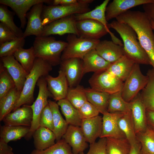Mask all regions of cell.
<instances>
[{
	"label": "cell",
	"instance_id": "cell-43",
	"mask_svg": "<svg viewBox=\"0 0 154 154\" xmlns=\"http://www.w3.org/2000/svg\"><path fill=\"white\" fill-rule=\"evenodd\" d=\"M0 99L15 87L14 82L1 61L0 64Z\"/></svg>",
	"mask_w": 154,
	"mask_h": 154
},
{
	"label": "cell",
	"instance_id": "cell-27",
	"mask_svg": "<svg viewBox=\"0 0 154 154\" xmlns=\"http://www.w3.org/2000/svg\"><path fill=\"white\" fill-rule=\"evenodd\" d=\"M32 136L35 149L38 150H42L48 148L54 145L56 140L52 131L41 126L34 131Z\"/></svg>",
	"mask_w": 154,
	"mask_h": 154
},
{
	"label": "cell",
	"instance_id": "cell-1",
	"mask_svg": "<svg viewBox=\"0 0 154 154\" xmlns=\"http://www.w3.org/2000/svg\"><path fill=\"white\" fill-rule=\"evenodd\" d=\"M116 19L119 22L128 25L135 32L138 40L148 55L154 70V33L151 20L144 12L129 10Z\"/></svg>",
	"mask_w": 154,
	"mask_h": 154
},
{
	"label": "cell",
	"instance_id": "cell-47",
	"mask_svg": "<svg viewBox=\"0 0 154 154\" xmlns=\"http://www.w3.org/2000/svg\"><path fill=\"white\" fill-rule=\"evenodd\" d=\"M15 34L3 24L0 23V45L17 37Z\"/></svg>",
	"mask_w": 154,
	"mask_h": 154
},
{
	"label": "cell",
	"instance_id": "cell-22",
	"mask_svg": "<svg viewBox=\"0 0 154 154\" xmlns=\"http://www.w3.org/2000/svg\"><path fill=\"white\" fill-rule=\"evenodd\" d=\"M95 49L101 57L111 64L125 54L123 46L107 40H100Z\"/></svg>",
	"mask_w": 154,
	"mask_h": 154
},
{
	"label": "cell",
	"instance_id": "cell-34",
	"mask_svg": "<svg viewBox=\"0 0 154 154\" xmlns=\"http://www.w3.org/2000/svg\"><path fill=\"white\" fill-rule=\"evenodd\" d=\"M106 138V154H129L131 145L126 138Z\"/></svg>",
	"mask_w": 154,
	"mask_h": 154
},
{
	"label": "cell",
	"instance_id": "cell-37",
	"mask_svg": "<svg viewBox=\"0 0 154 154\" xmlns=\"http://www.w3.org/2000/svg\"><path fill=\"white\" fill-rule=\"evenodd\" d=\"M107 112L110 113L130 112V102H127L123 99L121 92L110 94Z\"/></svg>",
	"mask_w": 154,
	"mask_h": 154
},
{
	"label": "cell",
	"instance_id": "cell-16",
	"mask_svg": "<svg viewBox=\"0 0 154 154\" xmlns=\"http://www.w3.org/2000/svg\"><path fill=\"white\" fill-rule=\"evenodd\" d=\"M48 90L56 101L66 98L68 85L64 72L60 70L58 76L53 77L48 74L45 77Z\"/></svg>",
	"mask_w": 154,
	"mask_h": 154
},
{
	"label": "cell",
	"instance_id": "cell-44",
	"mask_svg": "<svg viewBox=\"0 0 154 154\" xmlns=\"http://www.w3.org/2000/svg\"><path fill=\"white\" fill-rule=\"evenodd\" d=\"M39 126L47 128L53 131L54 129L52 112L48 104L42 112L39 118Z\"/></svg>",
	"mask_w": 154,
	"mask_h": 154
},
{
	"label": "cell",
	"instance_id": "cell-40",
	"mask_svg": "<svg viewBox=\"0 0 154 154\" xmlns=\"http://www.w3.org/2000/svg\"><path fill=\"white\" fill-rule=\"evenodd\" d=\"M141 146V154H154V132L147 127L144 131L136 134Z\"/></svg>",
	"mask_w": 154,
	"mask_h": 154
},
{
	"label": "cell",
	"instance_id": "cell-21",
	"mask_svg": "<svg viewBox=\"0 0 154 154\" xmlns=\"http://www.w3.org/2000/svg\"><path fill=\"white\" fill-rule=\"evenodd\" d=\"M62 137L71 147L73 154L84 152L88 147L80 127L69 125Z\"/></svg>",
	"mask_w": 154,
	"mask_h": 154
},
{
	"label": "cell",
	"instance_id": "cell-8",
	"mask_svg": "<svg viewBox=\"0 0 154 154\" xmlns=\"http://www.w3.org/2000/svg\"><path fill=\"white\" fill-rule=\"evenodd\" d=\"M39 91L36 100L30 105L33 112V118L29 132L25 137L29 140L34 131L39 126V121L40 115L44 108L48 104V98L51 96L49 91L45 77H42L38 80L37 84Z\"/></svg>",
	"mask_w": 154,
	"mask_h": 154
},
{
	"label": "cell",
	"instance_id": "cell-2",
	"mask_svg": "<svg viewBox=\"0 0 154 154\" xmlns=\"http://www.w3.org/2000/svg\"><path fill=\"white\" fill-rule=\"evenodd\" d=\"M108 27L115 30L119 35L123 42L126 55L139 64L151 65L149 58L141 45L135 32L128 25L114 20L108 23Z\"/></svg>",
	"mask_w": 154,
	"mask_h": 154
},
{
	"label": "cell",
	"instance_id": "cell-42",
	"mask_svg": "<svg viewBox=\"0 0 154 154\" xmlns=\"http://www.w3.org/2000/svg\"><path fill=\"white\" fill-rule=\"evenodd\" d=\"M25 43V38L17 37L11 41L0 45V57L1 58L13 55L18 49L23 48Z\"/></svg>",
	"mask_w": 154,
	"mask_h": 154
},
{
	"label": "cell",
	"instance_id": "cell-5",
	"mask_svg": "<svg viewBox=\"0 0 154 154\" xmlns=\"http://www.w3.org/2000/svg\"><path fill=\"white\" fill-rule=\"evenodd\" d=\"M67 44L62 52L61 60L71 58L82 60L85 55L95 49L100 40L93 39L69 34L66 38Z\"/></svg>",
	"mask_w": 154,
	"mask_h": 154
},
{
	"label": "cell",
	"instance_id": "cell-28",
	"mask_svg": "<svg viewBox=\"0 0 154 154\" xmlns=\"http://www.w3.org/2000/svg\"><path fill=\"white\" fill-rule=\"evenodd\" d=\"M48 101L52 114L54 126L52 131L55 136L57 142L61 139L69 125L62 117L57 103L50 100Z\"/></svg>",
	"mask_w": 154,
	"mask_h": 154
},
{
	"label": "cell",
	"instance_id": "cell-11",
	"mask_svg": "<svg viewBox=\"0 0 154 154\" xmlns=\"http://www.w3.org/2000/svg\"><path fill=\"white\" fill-rule=\"evenodd\" d=\"M44 3H40L34 5L27 13V25L23 36L24 38L31 35L36 37L42 36L44 27L41 18Z\"/></svg>",
	"mask_w": 154,
	"mask_h": 154
},
{
	"label": "cell",
	"instance_id": "cell-36",
	"mask_svg": "<svg viewBox=\"0 0 154 154\" xmlns=\"http://www.w3.org/2000/svg\"><path fill=\"white\" fill-rule=\"evenodd\" d=\"M13 56L28 74L33 68L36 58L33 46L28 49L20 48Z\"/></svg>",
	"mask_w": 154,
	"mask_h": 154
},
{
	"label": "cell",
	"instance_id": "cell-30",
	"mask_svg": "<svg viewBox=\"0 0 154 154\" xmlns=\"http://www.w3.org/2000/svg\"><path fill=\"white\" fill-rule=\"evenodd\" d=\"M21 91L15 87L0 99V121L13 111L20 96Z\"/></svg>",
	"mask_w": 154,
	"mask_h": 154
},
{
	"label": "cell",
	"instance_id": "cell-24",
	"mask_svg": "<svg viewBox=\"0 0 154 154\" xmlns=\"http://www.w3.org/2000/svg\"><path fill=\"white\" fill-rule=\"evenodd\" d=\"M82 61L84 75L89 72L94 73L106 70L111 64L101 57L95 48L86 54Z\"/></svg>",
	"mask_w": 154,
	"mask_h": 154
},
{
	"label": "cell",
	"instance_id": "cell-51",
	"mask_svg": "<svg viewBox=\"0 0 154 154\" xmlns=\"http://www.w3.org/2000/svg\"><path fill=\"white\" fill-rule=\"evenodd\" d=\"M78 2V0H54L52 1V5H68Z\"/></svg>",
	"mask_w": 154,
	"mask_h": 154
},
{
	"label": "cell",
	"instance_id": "cell-32",
	"mask_svg": "<svg viewBox=\"0 0 154 154\" xmlns=\"http://www.w3.org/2000/svg\"><path fill=\"white\" fill-rule=\"evenodd\" d=\"M69 125L80 127L82 119L78 110L66 98L60 100L57 102Z\"/></svg>",
	"mask_w": 154,
	"mask_h": 154
},
{
	"label": "cell",
	"instance_id": "cell-55",
	"mask_svg": "<svg viewBox=\"0 0 154 154\" xmlns=\"http://www.w3.org/2000/svg\"><path fill=\"white\" fill-rule=\"evenodd\" d=\"M11 154H14V153H11Z\"/></svg>",
	"mask_w": 154,
	"mask_h": 154
},
{
	"label": "cell",
	"instance_id": "cell-7",
	"mask_svg": "<svg viewBox=\"0 0 154 154\" xmlns=\"http://www.w3.org/2000/svg\"><path fill=\"white\" fill-rule=\"evenodd\" d=\"M139 64H134L130 73L124 82L121 91L122 98L128 102H131L137 96L148 82V76L142 74Z\"/></svg>",
	"mask_w": 154,
	"mask_h": 154
},
{
	"label": "cell",
	"instance_id": "cell-14",
	"mask_svg": "<svg viewBox=\"0 0 154 154\" xmlns=\"http://www.w3.org/2000/svg\"><path fill=\"white\" fill-rule=\"evenodd\" d=\"M49 0H0V3L9 7L13 11L21 22V27L24 29L27 23L28 12L34 5L40 3L52 4Z\"/></svg>",
	"mask_w": 154,
	"mask_h": 154
},
{
	"label": "cell",
	"instance_id": "cell-19",
	"mask_svg": "<svg viewBox=\"0 0 154 154\" xmlns=\"http://www.w3.org/2000/svg\"><path fill=\"white\" fill-rule=\"evenodd\" d=\"M13 112L3 118L2 121L5 125L31 127L33 112L30 105H24Z\"/></svg>",
	"mask_w": 154,
	"mask_h": 154
},
{
	"label": "cell",
	"instance_id": "cell-52",
	"mask_svg": "<svg viewBox=\"0 0 154 154\" xmlns=\"http://www.w3.org/2000/svg\"><path fill=\"white\" fill-rule=\"evenodd\" d=\"M141 146L140 143L138 141L135 143L131 145L129 154H141Z\"/></svg>",
	"mask_w": 154,
	"mask_h": 154
},
{
	"label": "cell",
	"instance_id": "cell-39",
	"mask_svg": "<svg viewBox=\"0 0 154 154\" xmlns=\"http://www.w3.org/2000/svg\"><path fill=\"white\" fill-rule=\"evenodd\" d=\"M66 98L77 109L88 101L85 88L79 85L74 87H69Z\"/></svg>",
	"mask_w": 154,
	"mask_h": 154
},
{
	"label": "cell",
	"instance_id": "cell-33",
	"mask_svg": "<svg viewBox=\"0 0 154 154\" xmlns=\"http://www.w3.org/2000/svg\"><path fill=\"white\" fill-rule=\"evenodd\" d=\"M118 123L120 129L131 145L138 141L131 112L123 114L119 118Z\"/></svg>",
	"mask_w": 154,
	"mask_h": 154
},
{
	"label": "cell",
	"instance_id": "cell-56",
	"mask_svg": "<svg viewBox=\"0 0 154 154\" xmlns=\"http://www.w3.org/2000/svg\"><path fill=\"white\" fill-rule=\"evenodd\" d=\"M153 130V131H154V130Z\"/></svg>",
	"mask_w": 154,
	"mask_h": 154
},
{
	"label": "cell",
	"instance_id": "cell-41",
	"mask_svg": "<svg viewBox=\"0 0 154 154\" xmlns=\"http://www.w3.org/2000/svg\"><path fill=\"white\" fill-rule=\"evenodd\" d=\"M30 154H73L70 145L62 139L54 145L42 150L34 149Z\"/></svg>",
	"mask_w": 154,
	"mask_h": 154
},
{
	"label": "cell",
	"instance_id": "cell-54",
	"mask_svg": "<svg viewBox=\"0 0 154 154\" xmlns=\"http://www.w3.org/2000/svg\"><path fill=\"white\" fill-rule=\"evenodd\" d=\"M151 23L152 26V28L153 30H154V22L152 21L151 20Z\"/></svg>",
	"mask_w": 154,
	"mask_h": 154
},
{
	"label": "cell",
	"instance_id": "cell-9",
	"mask_svg": "<svg viewBox=\"0 0 154 154\" xmlns=\"http://www.w3.org/2000/svg\"><path fill=\"white\" fill-rule=\"evenodd\" d=\"M88 82L91 88L110 94L121 92L124 83L107 70L94 72Z\"/></svg>",
	"mask_w": 154,
	"mask_h": 154
},
{
	"label": "cell",
	"instance_id": "cell-25",
	"mask_svg": "<svg viewBox=\"0 0 154 154\" xmlns=\"http://www.w3.org/2000/svg\"><path fill=\"white\" fill-rule=\"evenodd\" d=\"M135 62L124 54L111 63L107 70L112 74L124 82L130 73Z\"/></svg>",
	"mask_w": 154,
	"mask_h": 154
},
{
	"label": "cell",
	"instance_id": "cell-35",
	"mask_svg": "<svg viewBox=\"0 0 154 154\" xmlns=\"http://www.w3.org/2000/svg\"><path fill=\"white\" fill-rule=\"evenodd\" d=\"M147 75L148 82L140 94L146 110L154 111V70H149Z\"/></svg>",
	"mask_w": 154,
	"mask_h": 154
},
{
	"label": "cell",
	"instance_id": "cell-45",
	"mask_svg": "<svg viewBox=\"0 0 154 154\" xmlns=\"http://www.w3.org/2000/svg\"><path fill=\"white\" fill-rule=\"evenodd\" d=\"M82 119H88L99 115L100 113L96 108L88 101L77 109Z\"/></svg>",
	"mask_w": 154,
	"mask_h": 154
},
{
	"label": "cell",
	"instance_id": "cell-48",
	"mask_svg": "<svg viewBox=\"0 0 154 154\" xmlns=\"http://www.w3.org/2000/svg\"><path fill=\"white\" fill-rule=\"evenodd\" d=\"M144 12L150 19L154 22V2L143 5Z\"/></svg>",
	"mask_w": 154,
	"mask_h": 154
},
{
	"label": "cell",
	"instance_id": "cell-6",
	"mask_svg": "<svg viewBox=\"0 0 154 154\" xmlns=\"http://www.w3.org/2000/svg\"><path fill=\"white\" fill-rule=\"evenodd\" d=\"M89 5L83 4L78 2L68 5H44L41 18L43 25L44 26L56 20L69 16L82 14L91 10Z\"/></svg>",
	"mask_w": 154,
	"mask_h": 154
},
{
	"label": "cell",
	"instance_id": "cell-18",
	"mask_svg": "<svg viewBox=\"0 0 154 154\" xmlns=\"http://www.w3.org/2000/svg\"><path fill=\"white\" fill-rule=\"evenodd\" d=\"M123 114L121 112L110 113L107 112L103 114L102 130L100 138H126L118 123L119 118Z\"/></svg>",
	"mask_w": 154,
	"mask_h": 154
},
{
	"label": "cell",
	"instance_id": "cell-46",
	"mask_svg": "<svg viewBox=\"0 0 154 154\" xmlns=\"http://www.w3.org/2000/svg\"><path fill=\"white\" fill-rule=\"evenodd\" d=\"M106 138H100L97 142L90 144L87 153L82 152L80 154H106Z\"/></svg>",
	"mask_w": 154,
	"mask_h": 154
},
{
	"label": "cell",
	"instance_id": "cell-15",
	"mask_svg": "<svg viewBox=\"0 0 154 154\" xmlns=\"http://www.w3.org/2000/svg\"><path fill=\"white\" fill-rule=\"evenodd\" d=\"M4 67L13 79L16 87L22 91L28 74L13 55L1 58Z\"/></svg>",
	"mask_w": 154,
	"mask_h": 154
},
{
	"label": "cell",
	"instance_id": "cell-13",
	"mask_svg": "<svg viewBox=\"0 0 154 154\" xmlns=\"http://www.w3.org/2000/svg\"><path fill=\"white\" fill-rule=\"evenodd\" d=\"M76 26L79 37L95 40L100 39L108 33L104 26L92 19L77 21Z\"/></svg>",
	"mask_w": 154,
	"mask_h": 154
},
{
	"label": "cell",
	"instance_id": "cell-49",
	"mask_svg": "<svg viewBox=\"0 0 154 154\" xmlns=\"http://www.w3.org/2000/svg\"><path fill=\"white\" fill-rule=\"evenodd\" d=\"M13 150L7 143L0 139V154H11L13 153Z\"/></svg>",
	"mask_w": 154,
	"mask_h": 154
},
{
	"label": "cell",
	"instance_id": "cell-23",
	"mask_svg": "<svg viewBox=\"0 0 154 154\" xmlns=\"http://www.w3.org/2000/svg\"><path fill=\"white\" fill-rule=\"evenodd\" d=\"M102 117L98 116L93 117L82 120L80 127L86 141L90 144L96 142L100 137L102 130Z\"/></svg>",
	"mask_w": 154,
	"mask_h": 154
},
{
	"label": "cell",
	"instance_id": "cell-10",
	"mask_svg": "<svg viewBox=\"0 0 154 154\" xmlns=\"http://www.w3.org/2000/svg\"><path fill=\"white\" fill-rule=\"evenodd\" d=\"M76 21L75 15L54 21L44 26L41 36H49L55 35L61 36L68 34H74L79 37Z\"/></svg>",
	"mask_w": 154,
	"mask_h": 154
},
{
	"label": "cell",
	"instance_id": "cell-29",
	"mask_svg": "<svg viewBox=\"0 0 154 154\" xmlns=\"http://www.w3.org/2000/svg\"><path fill=\"white\" fill-rule=\"evenodd\" d=\"M88 101L98 110L102 114L107 112L110 94L100 92L91 88H85Z\"/></svg>",
	"mask_w": 154,
	"mask_h": 154
},
{
	"label": "cell",
	"instance_id": "cell-53",
	"mask_svg": "<svg viewBox=\"0 0 154 154\" xmlns=\"http://www.w3.org/2000/svg\"><path fill=\"white\" fill-rule=\"evenodd\" d=\"M93 0H78V3L86 5H89V4L93 2Z\"/></svg>",
	"mask_w": 154,
	"mask_h": 154
},
{
	"label": "cell",
	"instance_id": "cell-50",
	"mask_svg": "<svg viewBox=\"0 0 154 154\" xmlns=\"http://www.w3.org/2000/svg\"><path fill=\"white\" fill-rule=\"evenodd\" d=\"M146 116L147 125H149L152 127L150 128L154 130V111L146 110Z\"/></svg>",
	"mask_w": 154,
	"mask_h": 154
},
{
	"label": "cell",
	"instance_id": "cell-20",
	"mask_svg": "<svg viewBox=\"0 0 154 154\" xmlns=\"http://www.w3.org/2000/svg\"><path fill=\"white\" fill-rule=\"evenodd\" d=\"M153 2L154 0H114L106 7V19L108 21L113 19H116L131 8Z\"/></svg>",
	"mask_w": 154,
	"mask_h": 154
},
{
	"label": "cell",
	"instance_id": "cell-38",
	"mask_svg": "<svg viewBox=\"0 0 154 154\" xmlns=\"http://www.w3.org/2000/svg\"><path fill=\"white\" fill-rule=\"evenodd\" d=\"M13 12L10 11L7 6L2 4L0 5V21L13 32L18 37H23V32L21 28L14 23Z\"/></svg>",
	"mask_w": 154,
	"mask_h": 154
},
{
	"label": "cell",
	"instance_id": "cell-31",
	"mask_svg": "<svg viewBox=\"0 0 154 154\" xmlns=\"http://www.w3.org/2000/svg\"><path fill=\"white\" fill-rule=\"evenodd\" d=\"M30 127L4 125L1 126L0 139L8 143L25 137L29 132Z\"/></svg>",
	"mask_w": 154,
	"mask_h": 154
},
{
	"label": "cell",
	"instance_id": "cell-17",
	"mask_svg": "<svg viewBox=\"0 0 154 154\" xmlns=\"http://www.w3.org/2000/svg\"><path fill=\"white\" fill-rule=\"evenodd\" d=\"M130 102L131 116L136 134L145 131L148 126L146 116V108L140 94Z\"/></svg>",
	"mask_w": 154,
	"mask_h": 154
},
{
	"label": "cell",
	"instance_id": "cell-3",
	"mask_svg": "<svg viewBox=\"0 0 154 154\" xmlns=\"http://www.w3.org/2000/svg\"><path fill=\"white\" fill-rule=\"evenodd\" d=\"M67 44V42L56 40L53 37L41 36L36 37L33 47L36 58L53 66L60 64L62 52Z\"/></svg>",
	"mask_w": 154,
	"mask_h": 154
},
{
	"label": "cell",
	"instance_id": "cell-26",
	"mask_svg": "<svg viewBox=\"0 0 154 154\" xmlns=\"http://www.w3.org/2000/svg\"><path fill=\"white\" fill-rule=\"evenodd\" d=\"M110 0H105L100 5L94 9L83 13L75 15L77 21L90 19L97 21L102 24L106 28L111 37L114 36V34L108 27V23L106 17V7Z\"/></svg>",
	"mask_w": 154,
	"mask_h": 154
},
{
	"label": "cell",
	"instance_id": "cell-12",
	"mask_svg": "<svg viewBox=\"0 0 154 154\" xmlns=\"http://www.w3.org/2000/svg\"><path fill=\"white\" fill-rule=\"evenodd\" d=\"M60 69L64 72L69 87H74L78 84L84 74L82 60L71 58L61 60Z\"/></svg>",
	"mask_w": 154,
	"mask_h": 154
},
{
	"label": "cell",
	"instance_id": "cell-4",
	"mask_svg": "<svg viewBox=\"0 0 154 154\" xmlns=\"http://www.w3.org/2000/svg\"><path fill=\"white\" fill-rule=\"evenodd\" d=\"M52 66L48 62L36 58L34 66L27 75L18 102L13 111L24 105H29L34 102V93L36 85L42 77L49 74Z\"/></svg>",
	"mask_w": 154,
	"mask_h": 154
}]
</instances>
